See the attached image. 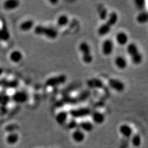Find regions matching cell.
I'll return each mask as SVG.
<instances>
[{
  "mask_svg": "<svg viewBox=\"0 0 148 148\" xmlns=\"http://www.w3.org/2000/svg\"><path fill=\"white\" fill-rule=\"evenodd\" d=\"M136 21L141 24L148 22V12L146 11L141 12L136 17Z\"/></svg>",
  "mask_w": 148,
  "mask_h": 148,
  "instance_id": "603a6c76",
  "label": "cell"
},
{
  "mask_svg": "<svg viewBox=\"0 0 148 148\" xmlns=\"http://www.w3.org/2000/svg\"><path fill=\"white\" fill-rule=\"evenodd\" d=\"M72 140L78 143H82L85 139V133L80 128H77L73 131L72 135Z\"/></svg>",
  "mask_w": 148,
  "mask_h": 148,
  "instance_id": "30bf717a",
  "label": "cell"
},
{
  "mask_svg": "<svg viewBox=\"0 0 148 148\" xmlns=\"http://www.w3.org/2000/svg\"><path fill=\"white\" fill-rule=\"evenodd\" d=\"M34 22L31 19L22 21L19 25V29L23 32H28L34 28Z\"/></svg>",
  "mask_w": 148,
  "mask_h": 148,
  "instance_id": "8fae6325",
  "label": "cell"
},
{
  "mask_svg": "<svg viewBox=\"0 0 148 148\" xmlns=\"http://www.w3.org/2000/svg\"><path fill=\"white\" fill-rule=\"evenodd\" d=\"M109 85L114 90L117 92H122L125 90V84L116 78H110L109 80Z\"/></svg>",
  "mask_w": 148,
  "mask_h": 148,
  "instance_id": "5b68a950",
  "label": "cell"
},
{
  "mask_svg": "<svg viewBox=\"0 0 148 148\" xmlns=\"http://www.w3.org/2000/svg\"><path fill=\"white\" fill-rule=\"evenodd\" d=\"M91 114V110L88 108H80L71 110L70 114L73 118L84 117Z\"/></svg>",
  "mask_w": 148,
  "mask_h": 148,
  "instance_id": "52a82bcc",
  "label": "cell"
},
{
  "mask_svg": "<svg viewBox=\"0 0 148 148\" xmlns=\"http://www.w3.org/2000/svg\"><path fill=\"white\" fill-rule=\"evenodd\" d=\"M68 127L69 128H71V129H75H75H77V128L78 127L77 122L75 121V120H72L68 124Z\"/></svg>",
  "mask_w": 148,
  "mask_h": 148,
  "instance_id": "83f0119b",
  "label": "cell"
},
{
  "mask_svg": "<svg viewBox=\"0 0 148 148\" xmlns=\"http://www.w3.org/2000/svg\"><path fill=\"white\" fill-rule=\"evenodd\" d=\"M99 18L102 21H104V20H107V18L108 17V13L107 10L106 9H101L99 12Z\"/></svg>",
  "mask_w": 148,
  "mask_h": 148,
  "instance_id": "4316f807",
  "label": "cell"
},
{
  "mask_svg": "<svg viewBox=\"0 0 148 148\" xmlns=\"http://www.w3.org/2000/svg\"><path fill=\"white\" fill-rule=\"evenodd\" d=\"M110 30H111V27L109 25L106 24V23H104V24L101 25L99 27L98 33L99 36H103L108 34L110 32Z\"/></svg>",
  "mask_w": 148,
  "mask_h": 148,
  "instance_id": "ffe728a7",
  "label": "cell"
},
{
  "mask_svg": "<svg viewBox=\"0 0 148 148\" xmlns=\"http://www.w3.org/2000/svg\"><path fill=\"white\" fill-rule=\"evenodd\" d=\"M20 6V1L17 0H7L3 4V8L6 11H13Z\"/></svg>",
  "mask_w": 148,
  "mask_h": 148,
  "instance_id": "9c48e42d",
  "label": "cell"
},
{
  "mask_svg": "<svg viewBox=\"0 0 148 148\" xmlns=\"http://www.w3.org/2000/svg\"><path fill=\"white\" fill-rule=\"evenodd\" d=\"M79 50L82 54V60L86 64H90L92 62L93 58L91 54L90 46L86 42H82L79 45Z\"/></svg>",
  "mask_w": 148,
  "mask_h": 148,
  "instance_id": "7a4b0ae2",
  "label": "cell"
},
{
  "mask_svg": "<svg viewBox=\"0 0 148 148\" xmlns=\"http://www.w3.org/2000/svg\"><path fill=\"white\" fill-rule=\"evenodd\" d=\"M119 19L118 14L115 12H112L110 13L108 15V17L106 20V23L109 25L110 27L114 26L117 24V22Z\"/></svg>",
  "mask_w": 148,
  "mask_h": 148,
  "instance_id": "2e32d148",
  "label": "cell"
},
{
  "mask_svg": "<svg viewBox=\"0 0 148 148\" xmlns=\"http://www.w3.org/2000/svg\"><path fill=\"white\" fill-rule=\"evenodd\" d=\"M132 143L135 147H139L141 145V138L140 135H135L132 138Z\"/></svg>",
  "mask_w": 148,
  "mask_h": 148,
  "instance_id": "cb8c5ba5",
  "label": "cell"
},
{
  "mask_svg": "<svg viewBox=\"0 0 148 148\" xmlns=\"http://www.w3.org/2000/svg\"><path fill=\"white\" fill-rule=\"evenodd\" d=\"M68 119V114L65 112V111H61V112H59L56 117V120L57 122L59 125H63L66 123Z\"/></svg>",
  "mask_w": 148,
  "mask_h": 148,
  "instance_id": "d6986e66",
  "label": "cell"
},
{
  "mask_svg": "<svg viewBox=\"0 0 148 148\" xmlns=\"http://www.w3.org/2000/svg\"><path fill=\"white\" fill-rule=\"evenodd\" d=\"M9 60H10L11 62L14 64H18L22 61L24 56H23L22 53L20 50L14 49L12 51H11L10 54H9Z\"/></svg>",
  "mask_w": 148,
  "mask_h": 148,
  "instance_id": "ba28073f",
  "label": "cell"
},
{
  "mask_svg": "<svg viewBox=\"0 0 148 148\" xmlns=\"http://www.w3.org/2000/svg\"><path fill=\"white\" fill-rule=\"evenodd\" d=\"M91 117L92 121L96 124L100 125L104 123V122L105 121L104 115L103 113L99 112V111H95V112H94L92 114Z\"/></svg>",
  "mask_w": 148,
  "mask_h": 148,
  "instance_id": "5bb4252c",
  "label": "cell"
},
{
  "mask_svg": "<svg viewBox=\"0 0 148 148\" xmlns=\"http://www.w3.org/2000/svg\"><path fill=\"white\" fill-rule=\"evenodd\" d=\"M145 3L146 2L145 1H143V0H136V1H135V4L136 8L141 11L145 9Z\"/></svg>",
  "mask_w": 148,
  "mask_h": 148,
  "instance_id": "484cf974",
  "label": "cell"
},
{
  "mask_svg": "<svg viewBox=\"0 0 148 148\" xmlns=\"http://www.w3.org/2000/svg\"><path fill=\"white\" fill-rule=\"evenodd\" d=\"M127 52L130 55V58H132V57L134 56H135V55L138 54V53H140V51H139V49L138 48L137 45L134 43H129L127 45Z\"/></svg>",
  "mask_w": 148,
  "mask_h": 148,
  "instance_id": "e0dca14e",
  "label": "cell"
},
{
  "mask_svg": "<svg viewBox=\"0 0 148 148\" xmlns=\"http://www.w3.org/2000/svg\"><path fill=\"white\" fill-rule=\"evenodd\" d=\"M88 85L90 88H101L103 87V84L101 80L97 79V78H93V79L90 80L88 82Z\"/></svg>",
  "mask_w": 148,
  "mask_h": 148,
  "instance_id": "44dd1931",
  "label": "cell"
},
{
  "mask_svg": "<svg viewBox=\"0 0 148 148\" xmlns=\"http://www.w3.org/2000/svg\"><path fill=\"white\" fill-rule=\"evenodd\" d=\"M69 22V18L66 15H61L58 17L57 19V24L59 27H65L66 26Z\"/></svg>",
  "mask_w": 148,
  "mask_h": 148,
  "instance_id": "7402d4cb",
  "label": "cell"
},
{
  "mask_svg": "<svg viewBox=\"0 0 148 148\" xmlns=\"http://www.w3.org/2000/svg\"><path fill=\"white\" fill-rule=\"evenodd\" d=\"M114 45L113 41L107 39L103 41V44H102L101 49L102 52L103 54L105 56H110L111 55L114 51Z\"/></svg>",
  "mask_w": 148,
  "mask_h": 148,
  "instance_id": "277c9868",
  "label": "cell"
},
{
  "mask_svg": "<svg viewBox=\"0 0 148 148\" xmlns=\"http://www.w3.org/2000/svg\"><path fill=\"white\" fill-rule=\"evenodd\" d=\"M132 62L135 65L140 64L143 61V56L141 53H138V54L134 56L131 58Z\"/></svg>",
  "mask_w": 148,
  "mask_h": 148,
  "instance_id": "d4e9b609",
  "label": "cell"
},
{
  "mask_svg": "<svg viewBox=\"0 0 148 148\" xmlns=\"http://www.w3.org/2000/svg\"><path fill=\"white\" fill-rule=\"evenodd\" d=\"M119 132L121 135L125 138H130L133 135V130L127 124H123L119 128Z\"/></svg>",
  "mask_w": 148,
  "mask_h": 148,
  "instance_id": "4fadbf2b",
  "label": "cell"
},
{
  "mask_svg": "<svg viewBox=\"0 0 148 148\" xmlns=\"http://www.w3.org/2000/svg\"><path fill=\"white\" fill-rule=\"evenodd\" d=\"M67 77L63 75H59L55 77H51L46 81V85L50 87H56L61 85L66 82Z\"/></svg>",
  "mask_w": 148,
  "mask_h": 148,
  "instance_id": "3957f363",
  "label": "cell"
},
{
  "mask_svg": "<svg viewBox=\"0 0 148 148\" xmlns=\"http://www.w3.org/2000/svg\"><path fill=\"white\" fill-rule=\"evenodd\" d=\"M114 63L115 66L119 69H122V70L126 69L128 65L126 59L123 56H119L115 58Z\"/></svg>",
  "mask_w": 148,
  "mask_h": 148,
  "instance_id": "9a60e30c",
  "label": "cell"
},
{
  "mask_svg": "<svg viewBox=\"0 0 148 148\" xmlns=\"http://www.w3.org/2000/svg\"><path fill=\"white\" fill-rule=\"evenodd\" d=\"M79 128L83 132H91L94 128V125L90 122L85 121L80 123Z\"/></svg>",
  "mask_w": 148,
  "mask_h": 148,
  "instance_id": "ac0fdd59",
  "label": "cell"
},
{
  "mask_svg": "<svg viewBox=\"0 0 148 148\" xmlns=\"http://www.w3.org/2000/svg\"><path fill=\"white\" fill-rule=\"evenodd\" d=\"M34 33L40 36H45L49 39H55L58 35V30L51 27L38 25L34 27Z\"/></svg>",
  "mask_w": 148,
  "mask_h": 148,
  "instance_id": "6da1fadb",
  "label": "cell"
},
{
  "mask_svg": "<svg viewBox=\"0 0 148 148\" xmlns=\"http://www.w3.org/2000/svg\"><path fill=\"white\" fill-rule=\"evenodd\" d=\"M12 99L16 103L23 104L26 103L29 99V95L25 91H18L13 95Z\"/></svg>",
  "mask_w": 148,
  "mask_h": 148,
  "instance_id": "8992f818",
  "label": "cell"
},
{
  "mask_svg": "<svg viewBox=\"0 0 148 148\" xmlns=\"http://www.w3.org/2000/svg\"><path fill=\"white\" fill-rule=\"evenodd\" d=\"M50 3L53 4H56L58 3V1H50Z\"/></svg>",
  "mask_w": 148,
  "mask_h": 148,
  "instance_id": "f1b7e54d",
  "label": "cell"
},
{
  "mask_svg": "<svg viewBox=\"0 0 148 148\" xmlns=\"http://www.w3.org/2000/svg\"><path fill=\"white\" fill-rule=\"evenodd\" d=\"M117 43L120 46L126 45L128 42V36L124 32H120L115 36Z\"/></svg>",
  "mask_w": 148,
  "mask_h": 148,
  "instance_id": "7c38bea8",
  "label": "cell"
}]
</instances>
